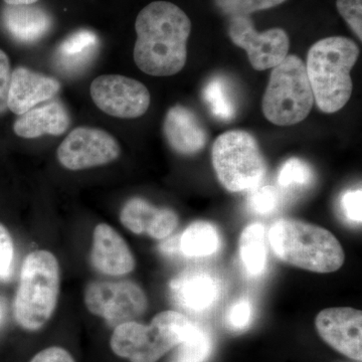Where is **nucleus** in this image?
I'll use <instances>...</instances> for the list:
<instances>
[{
  "mask_svg": "<svg viewBox=\"0 0 362 362\" xmlns=\"http://www.w3.org/2000/svg\"><path fill=\"white\" fill-rule=\"evenodd\" d=\"M359 49L345 37L318 40L308 52L306 71L317 106L324 113L341 110L352 94L350 71L356 64Z\"/></svg>",
  "mask_w": 362,
  "mask_h": 362,
  "instance_id": "f03ea898",
  "label": "nucleus"
},
{
  "mask_svg": "<svg viewBox=\"0 0 362 362\" xmlns=\"http://www.w3.org/2000/svg\"><path fill=\"white\" fill-rule=\"evenodd\" d=\"M98 49L99 39L96 33L87 30H78L59 45L54 54V62L63 73L75 75L90 65Z\"/></svg>",
  "mask_w": 362,
  "mask_h": 362,
  "instance_id": "aec40b11",
  "label": "nucleus"
},
{
  "mask_svg": "<svg viewBox=\"0 0 362 362\" xmlns=\"http://www.w3.org/2000/svg\"><path fill=\"white\" fill-rule=\"evenodd\" d=\"M269 240L281 261L304 270L331 273L344 263V251L334 235L305 221H276L269 232Z\"/></svg>",
  "mask_w": 362,
  "mask_h": 362,
  "instance_id": "7ed1b4c3",
  "label": "nucleus"
},
{
  "mask_svg": "<svg viewBox=\"0 0 362 362\" xmlns=\"http://www.w3.org/2000/svg\"><path fill=\"white\" fill-rule=\"evenodd\" d=\"M6 316V300L0 296V326L4 323Z\"/></svg>",
  "mask_w": 362,
  "mask_h": 362,
  "instance_id": "c9c22d12",
  "label": "nucleus"
},
{
  "mask_svg": "<svg viewBox=\"0 0 362 362\" xmlns=\"http://www.w3.org/2000/svg\"><path fill=\"white\" fill-rule=\"evenodd\" d=\"M120 221L136 235L164 240L175 232L180 218L173 209L153 206L141 197H133L121 209Z\"/></svg>",
  "mask_w": 362,
  "mask_h": 362,
  "instance_id": "ddd939ff",
  "label": "nucleus"
},
{
  "mask_svg": "<svg viewBox=\"0 0 362 362\" xmlns=\"http://www.w3.org/2000/svg\"><path fill=\"white\" fill-rule=\"evenodd\" d=\"M357 362H358V361H357Z\"/></svg>",
  "mask_w": 362,
  "mask_h": 362,
  "instance_id": "e433bc0d",
  "label": "nucleus"
},
{
  "mask_svg": "<svg viewBox=\"0 0 362 362\" xmlns=\"http://www.w3.org/2000/svg\"><path fill=\"white\" fill-rule=\"evenodd\" d=\"M315 325L324 341L340 354L361 361L362 313L350 307H334L321 311Z\"/></svg>",
  "mask_w": 362,
  "mask_h": 362,
  "instance_id": "f8f14e48",
  "label": "nucleus"
},
{
  "mask_svg": "<svg viewBox=\"0 0 362 362\" xmlns=\"http://www.w3.org/2000/svg\"><path fill=\"white\" fill-rule=\"evenodd\" d=\"M240 256L247 273L259 276L267 266L265 228L262 223H251L240 238Z\"/></svg>",
  "mask_w": 362,
  "mask_h": 362,
  "instance_id": "4be33fe9",
  "label": "nucleus"
},
{
  "mask_svg": "<svg viewBox=\"0 0 362 362\" xmlns=\"http://www.w3.org/2000/svg\"><path fill=\"white\" fill-rule=\"evenodd\" d=\"M92 265L107 276L127 275L135 269V259L125 240L107 223H100L93 233Z\"/></svg>",
  "mask_w": 362,
  "mask_h": 362,
  "instance_id": "4468645a",
  "label": "nucleus"
},
{
  "mask_svg": "<svg viewBox=\"0 0 362 362\" xmlns=\"http://www.w3.org/2000/svg\"><path fill=\"white\" fill-rule=\"evenodd\" d=\"M313 171L306 162L291 158L279 171L278 183L283 188L308 187L313 180Z\"/></svg>",
  "mask_w": 362,
  "mask_h": 362,
  "instance_id": "393cba45",
  "label": "nucleus"
},
{
  "mask_svg": "<svg viewBox=\"0 0 362 362\" xmlns=\"http://www.w3.org/2000/svg\"><path fill=\"white\" fill-rule=\"evenodd\" d=\"M4 23L7 32L18 42L33 44L51 30V16L42 7L7 6L4 9Z\"/></svg>",
  "mask_w": 362,
  "mask_h": 362,
  "instance_id": "6ab92c4d",
  "label": "nucleus"
},
{
  "mask_svg": "<svg viewBox=\"0 0 362 362\" xmlns=\"http://www.w3.org/2000/svg\"><path fill=\"white\" fill-rule=\"evenodd\" d=\"M39 0H4L7 6H28V4H35Z\"/></svg>",
  "mask_w": 362,
  "mask_h": 362,
  "instance_id": "f704fd0d",
  "label": "nucleus"
},
{
  "mask_svg": "<svg viewBox=\"0 0 362 362\" xmlns=\"http://www.w3.org/2000/svg\"><path fill=\"white\" fill-rule=\"evenodd\" d=\"M11 63L8 57L0 49V114H4L8 109L9 86H11Z\"/></svg>",
  "mask_w": 362,
  "mask_h": 362,
  "instance_id": "2f4dec72",
  "label": "nucleus"
},
{
  "mask_svg": "<svg viewBox=\"0 0 362 362\" xmlns=\"http://www.w3.org/2000/svg\"><path fill=\"white\" fill-rule=\"evenodd\" d=\"M211 159L218 180L228 192L252 189L266 175V162L258 143L246 131H228L218 136Z\"/></svg>",
  "mask_w": 362,
  "mask_h": 362,
  "instance_id": "0eeeda50",
  "label": "nucleus"
},
{
  "mask_svg": "<svg viewBox=\"0 0 362 362\" xmlns=\"http://www.w3.org/2000/svg\"><path fill=\"white\" fill-rule=\"evenodd\" d=\"M313 103L306 66L295 54L286 57L272 71L262 102L264 115L275 125H295L309 115Z\"/></svg>",
  "mask_w": 362,
  "mask_h": 362,
  "instance_id": "423d86ee",
  "label": "nucleus"
},
{
  "mask_svg": "<svg viewBox=\"0 0 362 362\" xmlns=\"http://www.w3.org/2000/svg\"><path fill=\"white\" fill-rule=\"evenodd\" d=\"M252 306L247 297L240 298L226 312V325L233 331H244L251 325Z\"/></svg>",
  "mask_w": 362,
  "mask_h": 362,
  "instance_id": "cd10ccee",
  "label": "nucleus"
},
{
  "mask_svg": "<svg viewBox=\"0 0 362 362\" xmlns=\"http://www.w3.org/2000/svg\"><path fill=\"white\" fill-rule=\"evenodd\" d=\"M338 13L347 25L362 40V0H337Z\"/></svg>",
  "mask_w": 362,
  "mask_h": 362,
  "instance_id": "c756f323",
  "label": "nucleus"
},
{
  "mask_svg": "<svg viewBox=\"0 0 362 362\" xmlns=\"http://www.w3.org/2000/svg\"><path fill=\"white\" fill-rule=\"evenodd\" d=\"M163 131L169 145L182 156H194L204 149L209 140L206 130L197 115L181 105L169 109Z\"/></svg>",
  "mask_w": 362,
  "mask_h": 362,
  "instance_id": "f3484780",
  "label": "nucleus"
},
{
  "mask_svg": "<svg viewBox=\"0 0 362 362\" xmlns=\"http://www.w3.org/2000/svg\"><path fill=\"white\" fill-rule=\"evenodd\" d=\"M14 245L6 226L0 223V281H7L13 274Z\"/></svg>",
  "mask_w": 362,
  "mask_h": 362,
  "instance_id": "c85d7f7f",
  "label": "nucleus"
},
{
  "mask_svg": "<svg viewBox=\"0 0 362 362\" xmlns=\"http://www.w3.org/2000/svg\"><path fill=\"white\" fill-rule=\"evenodd\" d=\"M70 123V115L66 107L54 100L18 116L13 124V131L21 138L33 139L45 134H64Z\"/></svg>",
  "mask_w": 362,
  "mask_h": 362,
  "instance_id": "a211bd4d",
  "label": "nucleus"
},
{
  "mask_svg": "<svg viewBox=\"0 0 362 362\" xmlns=\"http://www.w3.org/2000/svg\"><path fill=\"white\" fill-rule=\"evenodd\" d=\"M214 352V338L209 331L194 324L192 329L176 346L170 362H207Z\"/></svg>",
  "mask_w": 362,
  "mask_h": 362,
  "instance_id": "5701e85b",
  "label": "nucleus"
},
{
  "mask_svg": "<svg viewBox=\"0 0 362 362\" xmlns=\"http://www.w3.org/2000/svg\"><path fill=\"white\" fill-rule=\"evenodd\" d=\"M59 88L61 85L54 78L20 66L11 74L7 107L16 115H23L37 105L49 101L58 94Z\"/></svg>",
  "mask_w": 362,
  "mask_h": 362,
  "instance_id": "dca6fc26",
  "label": "nucleus"
},
{
  "mask_svg": "<svg viewBox=\"0 0 362 362\" xmlns=\"http://www.w3.org/2000/svg\"><path fill=\"white\" fill-rule=\"evenodd\" d=\"M362 204L361 188L347 190L342 194L340 206L344 218L354 223H361Z\"/></svg>",
  "mask_w": 362,
  "mask_h": 362,
  "instance_id": "7c9ffc66",
  "label": "nucleus"
},
{
  "mask_svg": "<svg viewBox=\"0 0 362 362\" xmlns=\"http://www.w3.org/2000/svg\"><path fill=\"white\" fill-rule=\"evenodd\" d=\"M280 204V194L275 187L266 185L252 192L249 206L252 211L259 214H269L275 211Z\"/></svg>",
  "mask_w": 362,
  "mask_h": 362,
  "instance_id": "bb28decb",
  "label": "nucleus"
},
{
  "mask_svg": "<svg viewBox=\"0 0 362 362\" xmlns=\"http://www.w3.org/2000/svg\"><path fill=\"white\" fill-rule=\"evenodd\" d=\"M287 0H214V4L226 16H249L256 11H266L284 4Z\"/></svg>",
  "mask_w": 362,
  "mask_h": 362,
  "instance_id": "a878e982",
  "label": "nucleus"
},
{
  "mask_svg": "<svg viewBox=\"0 0 362 362\" xmlns=\"http://www.w3.org/2000/svg\"><path fill=\"white\" fill-rule=\"evenodd\" d=\"M221 247V233L209 221H194L180 237V251L188 258L211 256L220 251Z\"/></svg>",
  "mask_w": 362,
  "mask_h": 362,
  "instance_id": "412c9836",
  "label": "nucleus"
},
{
  "mask_svg": "<svg viewBox=\"0 0 362 362\" xmlns=\"http://www.w3.org/2000/svg\"><path fill=\"white\" fill-rule=\"evenodd\" d=\"M160 249L162 252H168V254H175V252L180 251V237L171 238L162 243Z\"/></svg>",
  "mask_w": 362,
  "mask_h": 362,
  "instance_id": "72a5a7b5",
  "label": "nucleus"
},
{
  "mask_svg": "<svg viewBox=\"0 0 362 362\" xmlns=\"http://www.w3.org/2000/svg\"><path fill=\"white\" fill-rule=\"evenodd\" d=\"M61 271L52 252L39 250L28 254L21 267L13 315L21 328L37 331L49 322L58 305Z\"/></svg>",
  "mask_w": 362,
  "mask_h": 362,
  "instance_id": "20e7f679",
  "label": "nucleus"
},
{
  "mask_svg": "<svg viewBox=\"0 0 362 362\" xmlns=\"http://www.w3.org/2000/svg\"><path fill=\"white\" fill-rule=\"evenodd\" d=\"M90 93L98 108L117 118H138L150 106L148 89L134 78L124 76H100L90 84Z\"/></svg>",
  "mask_w": 362,
  "mask_h": 362,
  "instance_id": "1a4fd4ad",
  "label": "nucleus"
},
{
  "mask_svg": "<svg viewBox=\"0 0 362 362\" xmlns=\"http://www.w3.org/2000/svg\"><path fill=\"white\" fill-rule=\"evenodd\" d=\"M170 291L176 303L194 313L209 310L220 299V280L209 272L188 270L170 282Z\"/></svg>",
  "mask_w": 362,
  "mask_h": 362,
  "instance_id": "2eb2a0df",
  "label": "nucleus"
},
{
  "mask_svg": "<svg viewBox=\"0 0 362 362\" xmlns=\"http://www.w3.org/2000/svg\"><path fill=\"white\" fill-rule=\"evenodd\" d=\"M204 100L211 113L216 118L223 121L232 120L237 112L232 90L228 87L225 78L216 77L206 83L204 87Z\"/></svg>",
  "mask_w": 362,
  "mask_h": 362,
  "instance_id": "b1692460",
  "label": "nucleus"
},
{
  "mask_svg": "<svg viewBox=\"0 0 362 362\" xmlns=\"http://www.w3.org/2000/svg\"><path fill=\"white\" fill-rule=\"evenodd\" d=\"M84 300L90 313L102 317L115 327L141 316L148 307L142 288L131 281L90 283Z\"/></svg>",
  "mask_w": 362,
  "mask_h": 362,
  "instance_id": "6e6552de",
  "label": "nucleus"
},
{
  "mask_svg": "<svg viewBox=\"0 0 362 362\" xmlns=\"http://www.w3.org/2000/svg\"><path fill=\"white\" fill-rule=\"evenodd\" d=\"M120 153L118 142L106 131L78 127L59 145L58 159L64 168L78 171L111 163Z\"/></svg>",
  "mask_w": 362,
  "mask_h": 362,
  "instance_id": "9d476101",
  "label": "nucleus"
},
{
  "mask_svg": "<svg viewBox=\"0 0 362 362\" xmlns=\"http://www.w3.org/2000/svg\"><path fill=\"white\" fill-rule=\"evenodd\" d=\"M30 362H76L70 352L62 347H49L33 357Z\"/></svg>",
  "mask_w": 362,
  "mask_h": 362,
  "instance_id": "473e14b6",
  "label": "nucleus"
},
{
  "mask_svg": "<svg viewBox=\"0 0 362 362\" xmlns=\"http://www.w3.org/2000/svg\"><path fill=\"white\" fill-rule=\"evenodd\" d=\"M194 324L171 310L157 314L149 325L134 321L119 324L111 337V349L130 362H156L182 341Z\"/></svg>",
  "mask_w": 362,
  "mask_h": 362,
  "instance_id": "39448f33",
  "label": "nucleus"
},
{
  "mask_svg": "<svg viewBox=\"0 0 362 362\" xmlns=\"http://www.w3.org/2000/svg\"><path fill=\"white\" fill-rule=\"evenodd\" d=\"M228 35L233 44L247 52L255 70L275 68L288 56L290 40L287 33L275 28L259 33L250 16L230 18Z\"/></svg>",
  "mask_w": 362,
  "mask_h": 362,
  "instance_id": "9b49d317",
  "label": "nucleus"
},
{
  "mask_svg": "<svg viewBox=\"0 0 362 362\" xmlns=\"http://www.w3.org/2000/svg\"><path fill=\"white\" fill-rule=\"evenodd\" d=\"M136 65L154 77L180 73L187 59L192 21L187 13L168 1H154L140 11L135 23Z\"/></svg>",
  "mask_w": 362,
  "mask_h": 362,
  "instance_id": "f257e3e1",
  "label": "nucleus"
}]
</instances>
